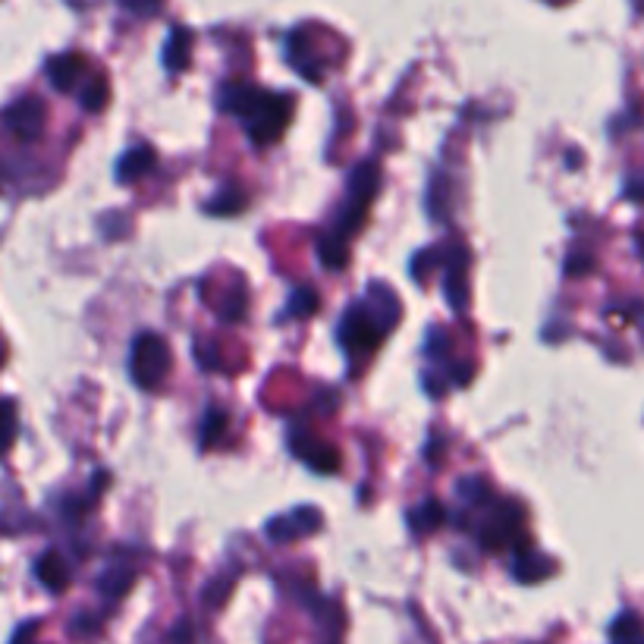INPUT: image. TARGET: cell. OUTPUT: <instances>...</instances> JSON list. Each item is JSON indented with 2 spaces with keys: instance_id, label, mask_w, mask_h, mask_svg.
Segmentation results:
<instances>
[{
  "instance_id": "1",
  "label": "cell",
  "mask_w": 644,
  "mask_h": 644,
  "mask_svg": "<svg viewBox=\"0 0 644 644\" xmlns=\"http://www.w3.org/2000/svg\"><path fill=\"white\" fill-rule=\"evenodd\" d=\"M221 105L246 124L255 146L277 142L283 136L287 124H290L292 114V105L287 95H270V92H261L255 85L243 83L227 85L224 95H221Z\"/></svg>"
},
{
  "instance_id": "2",
  "label": "cell",
  "mask_w": 644,
  "mask_h": 644,
  "mask_svg": "<svg viewBox=\"0 0 644 644\" xmlns=\"http://www.w3.org/2000/svg\"><path fill=\"white\" fill-rule=\"evenodd\" d=\"M170 350L167 343L158 336V333H139L132 340V353H129V372H132V380L146 390H154L161 387V380L170 372Z\"/></svg>"
},
{
  "instance_id": "3",
  "label": "cell",
  "mask_w": 644,
  "mask_h": 644,
  "mask_svg": "<svg viewBox=\"0 0 644 644\" xmlns=\"http://www.w3.org/2000/svg\"><path fill=\"white\" fill-rule=\"evenodd\" d=\"M394 321L387 318H377L375 312L355 305L343 314L340 321V340H343V350H350L353 355H372L377 350V343L384 340V333L390 331Z\"/></svg>"
},
{
  "instance_id": "4",
  "label": "cell",
  "mask_w": 644,
  "mask_h": 644,
  "mask_svg": "<svg viewBox=\"0 0 644 644\" xmlns=\"http://www.w3.org/2000/svg\"><path fill=\"white\" fill-rule=\"evenodd\" d=\"M44 105L35 98V95H25L20 101H13V105L7 107L3 114H0V120L3 126L20 139V142H35L39 136H42L44 129Z\"/></svg>"
},
{
  "instance_id": "5",
  "label": "cell",
  "mask_w": 644,
  "mask_h": 644,
  "mask_svg": "<svg viewBox=\"0 0 644 644\" xmlns=\"http://www.w3.org/2000/svg\"><path fill=\"white\" fill-rule=\"evenodd\" d=\"M321 528V516L314 513L312 506H302L290 516H280L268 525V538L277 540V544H287V540L296 538H309Z\"/></svg>"
},
{
  "instance_id": "6",
  "label": "cell",
  "mask_w": 644,
  "mask_h": 644,
  "mask_svg": "<svg viewBox=\"0 0 644 644\" xmlns=\"http://www.w3.org/2000/svg\"><path fill=\"white\" fill-rule=\"evenodd\" d=\"M88 73V63H85L83 54H61L54 61L47 63V79L57 92H73L79 88Z\"/></svg>"
},
{
  "instance_id": "7",
  "label": "cell",
  "mask_w": 644,
  "mask_h": 644,
  "mask_svg": "<svg viewBox=\"0 0 644 644\" xmlns=\"http://www.w3.org/2000/svg\"><path fill=\"white\" fill-rule=\"evenodd\" d=\"M292 453L302 459L305 465H312L318 472H333L336 465H340V459L333 453V447L328 443H321V440H314L309 434H292Z\"/></svg>"
},
{
  "instance_id": "8",
  "label": "cell",
  "mask_w": 644,
  "mask_h": 644,
  "mask_svg": "<svg viewBox=\"0 0 644 644\" xmlns=\"http://www.w3.org/2000/svg\"><path fill=\"white\" fill-rule=\"evenodd\" d=\"M158 164V154H154V148L151 146H139L132 148V151H126L124 158H120V164H117V180L120 183H136L139 176H146L151 173Z\"/></svg>"
},
{
  "instance_id": "9",
  "label": "cell",
  "mask_w": 644,
  "mask_h": 644,
  "mask_svg": "<svg viewBox=\"0 0 644 644\" xmlns=\"http://www.w3.org/2000/svg\"><path fill=\"white\" fill-rule=\"evenodd\" d=\"M35 576H39V582H42L51 594H61L63 588L69 584V569H66V562H63L57 554H44L42 560L35 562Z\"/></svg>"
},
{
  "instance_id": "10",
  "label": "cell",
  "mask_w": 644,
  "mask_h": 644,
  "mask_svg": "<svg viewBox=\"0 0 644 644\" xmlns=\"http://www.w3.org/2000/svg\"><path fill=\"white\" fill-rule=\"evenodd\" d=\"M547 572H554V562L544 560V557H538V554H532V550H525V554H522V560L516 562V579L525 584L547 579Z\"/></svg>"
},
{
  "instance_id": "11",
  "label": "cell",
  "mask_w": 644,
  "mask_h": 644,
  "mask_svg": "<svg viewBox=\"0 0 644 644\" xmlns=\"http://www.w3.org/2000/svg\"><path fill=\"white\" fill-rule=\"evenodd\" d=\"M318 258L328 265L331 270H336V268H343L346 261H350V251H346V239L343 236H324L321 243H318Z\"/></svg>"
},
{
  "instance_id": "12",
  "label": "cell",
  "mask_w": 644,
  "mask_h": 644,
  "mask_svg": "<svg viewBox=\"0 0 644 644\" xmlns=\"http://www.w3.org/2000/svg\"><path fill=\"white\" fill-rule=\"evenodd\" d=\"M164 63L170 73H180L183 66L189 63V32L186 29H176L173 35H170V42H167L164 51Z\"/></svg>"
},
{
  "instance_id": "13",
  "label": "cell",
  "mask_w": 644,
  "mask_h": 644,
  "mask_svg": "<svg viewBox=\"0 0 644 644\" xmlns=\"http://www.w3.org/2000/svg\"><path fill=\"white\" fill-rule=\"evenodd\" d=\"M610 638L613 644H644V632L642 623H638V616H632V613H623L613 629H610Z\"/></svg>"
},
{
  "instance_id": "14",
  "label": "cell",
  "mask_w": 644,
  "mask_h": 644,
  "mask_svg": "<svg viewBox=\"0 0 644 644\" xmlns=\"http://www.w3.org/2000/svg\"><path fill=\"white\" fill-rule=\"evenodd\" d=\"M214 198H217V202H211L208 211H211V214H224V217H229V214H239V211L249 205L246 192H243V189H236V186H229V189H224V192H217Z\"/></svg>"
},
{
  "instance_id": "15",
  "label": "cell",
  "mask_w": 644,
  "mask_h": 644,
  "mask_svg": "<svg viewBox=\"0 0 644 644\" xmlns=\"http://www.w3.org/2000/svg\"><path fill=\"white\" fill-rule=\"evenodd\" d=\"M17 406L10 399H0V457L13 447L17 440Z\"/></svg>"
},
{
  "instance_id": "16",
  "label": "cell",
  "mask_w": 644,
  "mask_h": 644,
  "mask_svg": "<svg viewBox=\"0 0 644 644\" xmlns=\"http://www.w3.org/2000/svg\"><path fill=\"white\" fill-rule=\"evenodd\" d=\"M227 434V412L224 409H208L202 418V447L208 450L214 440Z\"/></svg>"
},
{
  "instance_id": "17",
  "label": "cell",
  "mask_w": 644,
  "mask_h": 644,
  "mask_svg": "<svg viewBox=\"0 0 644 644\" xmlns=\"http://www.w3.org/2000/svg\"><path fill=\"white\" fill-rule=\"evenodd\" d=\"M79 101H83L85 110H101L107 105V79L105 76H88V83L83 85L79 92Z\"/></svg>"
},
{
  "instance_id": "18",
  "label": "cell",
  "mask_w": 644,
  "mask_h": 644,
  "mask_svg": "<svg viewBox=\"0 0 644 644\" xmlns=\"http://www.w3.org/2000/svg\"><path fill=\"white\" fill-rule=\"evenodd\" d=\"M409 519H412V528H416V532H434L437 525L443 522V509L437 506L434 500H425L421 513H412Z\"/></svg>"
},
{
  "instance_id": "19",
  "label": "cell",
  "mask_w": 644,
  "mask_h": 644,
  "mask_svg": "<svg viewBox=\"0 0 644 644\" xmlns=\"http://www.w3.org/2000/svg\"><path fill=\"white\" fill-rule=\"evenodd\" d=\"M129 584H132V572L120 569V572H107L105 579H101V591L110 601H117V598H124L126 591H129Z\"/></svg>"
},
{
  "instance_id": "20",
  "label": "cell",
  "mask_w": 644,
  "mask_h": 644,
  "mask_svg": "<svg viewBox=\"0 0 644 644\" xmlns=\"http://www.w3.org/2000/svg\"><path fill=\"white\" fill-rule=\"evenodd\" d=\"M314 312H318V296H314V290L302 287V290L292 292L290 314H296V318H309V314Z\"/></svg>"
},
{
  "instance_id": "21",
  "label": "cell",
  "mask_w": 644,
  "mask_h": 644,
  "mask_svg": "<svg viewBox=\"0 0 644 644\" xmlns=\"http://www.w3.org/2000/svg\"><path fill=\"white\" fill-rule=\"evenodd\" d=\"M32 635H35V623H25L20 632L13 635V644H32Z\"/></svg>"
}]
</instances>
